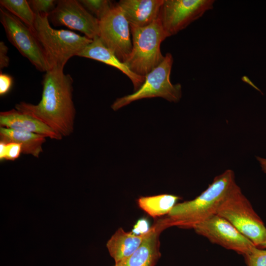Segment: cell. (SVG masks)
<instances>
[{
	"label": "cell",
	"mask_w": 266,
	"mask_h": 266,
	"mask_svg": "<svg viewBox=\"0 0 266 266\" xmlns=\"http://www.w3.org/2000/svg\"><path fill=\"white\" fill-rule=\"evenodd\" d=\"M73 79L63 70L49 69L44 75L41 99L37 104L21 101L15 109L46 124L62 137L73 132L75 109Z\"/></svg>",
	"instance_id": "1"
},
{
	"label": "cell",
	"mask_w": 266,
	"mask_h": 266,
	"mask_svg": "<svg viewBox=\"0 0 266 266\" xmlns=\"http://www.w3.org/2000/svg\"><path fill=\"white\" fill-rule=\"evenodd\" d=\"M236 184L233 170L227 169L216 176L208 187L195 199L177 203L168 215L172 226L193 227L217 211L230 191Z\"/></svg>",
	"instance_id": "2"
},
{
	"label": "cell",
	"mask_w": 266,
	"mask_h": 266,
	"mask_svg": "<svg viewBox=\"0 0 266 266\" xmlns=\"http://www.w3.org/2000/svg\"><path fill=\"white\" fill-rule=\"evenodd\" d=\"M34 34L44 51L49 69L63 70L68 60L77 55L92 39L73 32L52 28L48 14H35Z\"/></svg>",
	"instance_id": "3"
},
{
	"label": "cell",
	"mask_w": 266,
	"mask_h": 266,
	"mask_svg": "<svg viewBox=\"0 0 266 266\" xmlns=\"http://www.w3.org/2000/svg\"><path fill=\"white\" fill-rule=\"evenodd\" d=\"M130 25L133 46L124 63L134 73L145 77L164 61L160 47L167 36L159 17L146 27Z\"/></svg>",
	"instance_id": "4"
},
{
	"label": "cell",
	"mask_w": 266,
	"mask_h": 266,
	"mask_svg": "<svg viewBox=\"0 0 266 266\" xmlns=\"http://www.w3.org/2000/svg\"><path fill=\"white\" fill-rule=\"evenodd\" d=\"M217 214L229 221L257 247L263 242L266 234L265 224L237 184L228 193Z\"/></svg>",
	"instance_id": "5"
},
{
	"label": "cell",
	"mask_w": 266,
	"mask_h": 266,
	"mask_svg": "<svg viewBox=\"0 0 266 266\" xmlns=\"http://www.w3.org/2000/svg\"><path fill=\"white\" fill-rule=\"evenodd\" d=\"M173 62L172 55L167 53L164 61L145 76L141 87L131 95L118 98L111 105L112 109L117 110L135 100L154 97H161L170 102L179 101L182 96L181 85L173 84L170 80Z\"/></svg>",
	"instance_id": "6"
},
{
	"label": "cell",
	"mask_w": 266,
	"mask_h": 266,
	"mask_svg": "<svg viewBox=\"0 0 266 266\" xmlns=\"http://www.w3.org/2000/svg\"><path fill=\"white\" fill-rule=\"evenodd\" d=\"M0 10V22L9 42L38 70H48L44 51L33 32L5 9Z\"/></svg>",
	"instance_id": "7"
},
{
	"label": "cell",
	"mask_w": 266,
	"mask_h": 266,
	"mask_svg": "<svg viewBox=\"0 0 266 266\" xmlns=\"http://www.w3.org/2000/svg\"><path fill=\"white\" fill-rule=\"evenodd\" d=\"M214 0H163L159 19L167 37L177 34L213 8Z\"/></svg>",
	"instance_id": "8"
},
{
	"label": "cell",
	"mask_w": 266,
	"mask_h": 266,
	"mask_svg": "<svg viewBox=\"0 0 266 266\" xmlns=\"http://www.w3.org/2000/svg\"><path fill=\"white\" fill-rule=\"evenodd\" d=\"M99 29L102 43L124 63L132 50L131 28L117 3L99 20Z\"/></svg>",
	"instance_id": "9"
},
{
	"label": "cell",
	"mask_w": 266,
	"mask_h": 266,
	"mask_svg": "<svg viewBox=\"0 0 266 266\" xmlns=\"http://www.w3.org/2000/svg\"><path fill=\"white\" fill-rule=\"evenodd\" d=\"M193 229L211 243L243 256L256 247L229 221L217 214L198 223Z\"/></svg>",
	"instance_id": "10"
},
{
	"label": "cell",
	"mask_w": 266,
	"mask_h": 266,
	"mask_svg": "<svg viewBox=\"0 0 266 266\" xmlns=\"http://www.w3.org/2000/svg\"><path fill=\"white\" fill-rule=\"evenodd\" d=\"M55 26H64L77 30L88 38L99 36V20L76 0H58L55 9L48 16Z\"/></svg>",
	"instance_id": "11"
},
{
	"label": "cell",
	"mask_w": 266,
	"mask_h": 266,
	"mask_svg": "<svg viewBox=\"0 0 266 266\" xmlns=\"http://www.w3.org/2000/svg\"><path fill=\"white\" fill-rule=\"evenodd\" d=\"M171 226L168 218L156 224L135 252L115 266H155L161 256L159 235L165 228Z\"/></svg>",
	"instance_id": "12"
},
{
	"label": "cell",
	"mask_w": 266,
	"mask_h": 266,
	"mask_svg": "<svg viewBox=\"0 0 266 266\" xmlns=\"http://www.w3.org/2000/svg\"><path fill=\"white\" fill-rule=\"evenodd\" d=\"M77 56L95 60L118 69L130 79L135 91L141 87L145 80V77L139 76L132 72L124 63L104 45L99 36L92 39V41Z\"/></svg>",
	"instance_id": "13"
},
{
	"label": "cell",
	"mask_w": 266,
	"mask_h": 266,
	"mask_svg": "<svg viewBox=\"0 0 266 266\" xmlns=\"http://www.w3.org/2000/svg\"><path fill=\"white\" fill-rule=\"evenodd\" d=\"M163 0H120L117 4L131 25L146 27L157 20Z\"/></svg>",
	"instance_id": "14"
},
{
	"label": "cell",
	"mask_w": 266,
	"mask_h": 266,
	"mask_svg": "<svg viewBox=\"0 0 266 266\" xmlns=\"http://www.w3.org/2000/svg\"><path fill=\"white\" fill-rule=\"evenodd\" d=\"M0 126L39 134L53 139L60 140L63 138L46 124L16 109L0 113Z\"/></svg>",
	"instance_id": "15"
},
{
	"label": "cell",
	"mask_w": 266,
	"mask_h": 266,
	"mask_svg": "<svg viewBox=\"0 0 266 266\" xmlns=\"http://www.w3.org/2000/svg\"><path fill=\"white\" fill-rule=\"evenodd\" d=\"M149 231L145 234L136 235L119 228L106 243V247L115 264L128 258L138 248Z\"/></svg>",
	"instance_id": "16"
},
{
	"label": "cell",
	"mask_w": 266,
	"mask_h": 266,
	"mask_svg": "<svg viewBox=\"0 0 266 266\" xmlns=\"http://www.w3.org/2000/svg\"><path fill=\"white\" fill-rule=\"evenodd\" d=\"M46 136L35 133L0 127V141L15 142L22 147V153L38 158L42 152Z\"/></svg>",
	"instance_id": "17"
},
{
	"label": "cell",
	"mask_w": 266,
	"mask_h": 266,
	"mask_svg": "<svg viewBox=\"0 0 266 266\" xmlns=\"http://www.w3.org/2000/svg\"><path fill=\"white\" fill-rule=\"evenodd\" d=\"M180 199L170 194L141 197L137 200L139 207L150 216L156 218L168 215Z\"/></svg>",
	"instance_id": "18"
},
{
	"label": "cell",
	"mask_w": 266,
	"mask_h": 266,
	"mask_svg": "<svg viewBox=\"0 0 266 266\" xmlns=\"http://www.w3.org/2000/svg\"><path fill=\"white\" fill-rule=\"evenodd\" d=\"M3 8L20 19L34 33L35 14L26 0H0Z\"/></svg>",
	"instance_id": "19"
},
{
	"label": "cell",
	"mask_w": 266,
	"mask_h": 266,
	"mask_svg": "<svg viewBox=\"0 0 266 266\" xmlns=\"http://www.w3.org/2000/svg\"><path fill=\"white\" fill-rule=\"evenodd\" d=\"M80 3L94 14L99 20L112 6L113 3L108 0H81Z\"/></svg>",
	"instance_id": "20"
},
{
	"label": "cell",
	"mask_w": 266,
	"mask_h": 266,
	"mask_svg": "<svg viewBox=\"0 0 266 266\" xmlns=\"http://www.w3.org/2000/svg\"><path fill=\"white\" fill-rule=\"evenodd\" d=\"M58 0H31L28 2L35 14H46L49 15L56 7Z\"/></svg>",
	"instance_id": "21"
},
{
	"label": "cell",
	"mask_w": 266,
	"mask_h": 266,
	"mask_svg": "<svg viewBox=\"0 0 266 266\" xmlns=\"http://www.w3.org/2000/svg\"><path fill=\"white\" fill-rule=\"evenodd\" d=\"M247 266H266V249L255 247L244 256Z\"/></svg>",
	"instance_id": "22"
},
{
	"label": "cell",
	"mask_w": 266,
	"mask_h": 266,
	"mask_svg": "<svg viewBox=\"0 0 266 266\" xmlns=\"http://www.w3.org/2000/svg\"><path fill=\"white\" fill-rule=\"evenodd\" d=\"M22 153L20 144L15 142L6 143L5 160L14 161L18 159Z\"/></svg>",
	"instance_id": "23"
},
{
	"label": "cell",
	"mask_w": 266,
	"mask_h": 266,
	"mask_svg": "<svg viewBox=\"0 0 266 266\" xmlns=\"http://www.w3.org/2000/svg\"><path fill=\"white\" fill-rule=\"evenodd\" d=\"M13 84V79L9 75L0 72V95H6L10 91Z\"/></svg>",
	"instance_id": "24"
},
{
	"label": "cell",
	"mask_w": 266,
	"mask_h": 266,
	"mask_svg": "<svg viewBox=\"0 0 266 266\" xmlns=\"http://www.w3.org/2000/svg\"><path fill=\"white\" fill-rule=\"evenodd\" d=\"M150 230L148 221L145 219H141L136 222L132 232L136 235H142L147 233Z\"/></svg>",
	"instance_id": "25"
},
{
	"label": "cell",
	"mask_w": 266,
	"mask_h": 266,
	"mask_svg": "<svg viewBox=\"0 0 266 266\" xmlns=\"http://www.w3.org/2000/svg\"><path fill=\"white\" fill-rule=\"evenodd\" d=\"M8 47L3 41L0 42V70L1 72L4 68L7 67L9 63V58L7 55Z\"/></svg>",
	"instance_id": "26"
},
{
	"label": "cell",
	"mask_w": 266,
	"mask_h": 266,
	"mask_svg": "<svg viewBox=\"0 0 266 266\" xmlns=\"http://www.w3.org/2000/svg\"><path fill=\"white\" fill-rule=\"evenodd\" d=\"M6 143L0 141V161H3L5 159Z\"/></svg>",
	"instance_id": "27"
},
{
	"label": "cell",
	"mask_w": 266,
	"mask_h": 266,
	"mask_svg": "<svg viewBox=\"0 0 266 266\" xmlns=\"http://www.w3.org/2000/svg\"><path fill=\"white\" fill-rule=\"evenodd\" d=\"M257 159L260 163L263 171L266 174V159L257 157Z\"/></svg>",
	"instance_id": "28"
},
{
	"label": "cell",
	"mask_w": 266,
	"mask_h": 266,
	"mask_svg": "<svg viewBox=\"0 0 266 266\" xmlns=\"http://www.w3.org/2000/svg\"><path fill=\"white\" fill-rule=\"evenodd\" d=\"M259 248H261V249H266V234L265 238V239H264L263 242L262 244L260 246V247H259Z\"/></svg>",
	"instance_id": "29"
},
{
	"label": "cell",
	"mask_w": 266,
	"mask_h": 266,
	"mask_svg": "<svg viewBox=\"0 0 266 266\" xmlns=\"http://www.w3.org/2000/svg\"></svg>",
	"instance_id": "30"
}]
</instances>
